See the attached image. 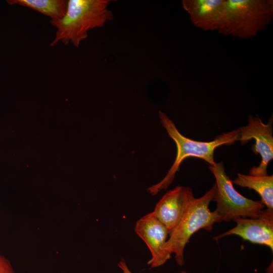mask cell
Here are the masks:
<instances>
[{
    "label": "cell",
    "instance_id": "obj_1",
    "mask_svg": "<svg viewBox=\"0 0 273 273\" xmlns=\"http://www.w3.org/2000/svg\"><path fill=\"white\" fill-rule=\"evenodd\" d=\"M110 0H68L66 12L63 17L51 20L56 29L50 47L59 42L65 45L72 44L78 48L88 37V31L102 27L113 19L108 9Z\"/></svg>",
    "mask_w": 273,
    "mask_h": 273
},
{
    "label": "cell",
    "instance_id": "obj_2",
    "mask_svg": "<svg viewBox=\"0 0 273 273\" xmlns=\"http://www.w3.org/2000/svg\"><path fill=\"white\" fill-rule=\"evenodd\" d=\"M158 116L169 137L175 142L177 152L175 161L165 176L158 183L147 189L152 195H155L168 188L173 182L180 165L186 158L190 157L199 158L208 162L209 165H213L216 163L214 154L216 148L224 145H233L239 141V128L218 135L210 142L193 140L182 135L173 121L165 113L159 111Z\"/></svg>",
    "mask_w": 273,
    "mask_h": 273
},
{
    "label": "cell",
    "instance_id": "obj_3",
    "mask_svg": "<svg viewBox=\"0 0 273 273\" xmlns=\"http://www.w3.org/2000/svg\"><path fill=\"white\" fill-rule=\"evenodd\" d=\"M272 18V0H226L224 19L217 31L250 39L265 29Z\"/></svg>",
    "mask_w": 273,
    "mask_h": 273
},
{
    "label": "cell",
    "instance_id": "obj_4",
    "mask_svg": "<svg viewBox=\"0 0 273 273\" xmlns=\"http://www.w3.org/2000/svg\"><path fill=\"white\" fill-rule=\"evenodd\" d=\"M215 188L214 184L202 197L194 198L180 222L169 235L164 247L165 254L170 259L174 254L179 266L185 263V248L192 236L201 229L211 231L215 223L220 222L216 211L209 208Z\"/></svg>",
    "mask_w": 273,
    "mask_h": 273
},
{
    "label": "cell",
    "instance_id": "obj_5",
    "mask_svg": "<svg viewBox=\"0 0 273 273\" xmlns=\"http://www.w3.org/2000/svg\"><path fill=\"white\" fill-rule=\"evenodd\" d=\"M215 179V191L212 201L216 203L215 210L220 222H230L234 218H258L262 214L264 204L247 198L237 192L226 174L223 162L208 166Z\"/></svg>",
    "mask_w": 273,
    "mask_h": 273
},
{
    "label": "cell",
    "instance_id": "obj_6",
    "mask_svg": "<svg viewBox=\"0 0 273 273\" xmlns=\"http://www.w3.org/2000/svg\"><path fill=\"white\" fill-rule=\"evenodd\" d=\"M272 117L267 124H264L258 116L250 115L246 126L239 127V141L244 145L249 140L254 139L255 145L251 148L255 154H259L261 161L258 166H253L249 174L253 176L267 175L269 162L273 159Z\"/></svg>",
    "mask_w": 273,
    "mask_h": 273
},
{
    "label": "cell",
    "instance_id": "obj_7",
    "mask_svg": "<svg viewBox=\"0 0 273 273\" xmlns=\"http://www.w3.org/2000/svg\"><path fill=\"white\" fill-rule=\"evenodd\" d=\"M236 225L213 238L218 240L230 235H237L253 244L265 245L273 251V210L263 209L258 218L236 217Z\"/></svg>",
    "mask_w": 273,
    "mask_h": 273
},
{
    "label": "cell",
    "instance_id": "obj_8",
    "mask_svg": "<svg viewBox=\"0 0 273 273\" xmlns=\"http://www.w3.org/2000/svg\"><path fill=\"white\" fill-rule=\"evenodd\" d=\"M194 198L190 187L177 186L163 196L152 212L170 234L180 222Z\"/></svg>",
    "mask_w": 273,
    "mask_h": 273
},
{
    "label": "cell",
    "instance_id": "obj_9",
    "mask_svg": "<svg viewBox=\"0 0 273 273\" xmlns=\"http://www.w3.org/2000/svg\"><path fill=\"white\" fill-rule=\"evenodd\" d=\"M134 231L151 252V258L148 264L151 267L160 266L169 259L164 251L169 232L153 212L146 214L136 221Z\"/></svg>",
    "mask_w": 273,
    "mask_h": 273
},
{
    "label": "cell",
    "instance_id": "obj_10",
    "mask_svg": "<svg viewBox=\"0 0 273 273\" xmlns=\"http://www.w3.org/2000/svg\"><path fill=\"white\" fill-rule=\"evenodd\" d=\"M193 24L206 31H218L223 22L226 0H183Z\"/></svg>",
    "mask_w": 273,
    "mask_h": 273
},
{
    "label": "cell",
    "instance_id": "obj_11",
    "mask_svg": "<svg viewBox=\"0 0 273 273\" xmlns=\"http://www.w3.org/2000/svg\"><path fill=\"white\" fill-rule=\"evenodd\" d=\"M233 184L255 191L261 202L267 209L273 210V175L253 176L238 173Z\"/></svg>",
    "mask_w": 273,
    "mask_h": 273
},
{
    "label": "cell",
    "instance_id": "obj_12",
    "mask_svg": "<svg viewBox=\"0 0 273 273\" xmlns=\"http://www.w3.org/2000/svg\"><path fill=\"white\" fill-rule=\"evenodd\" d=\"M10 5H18L38 12L48 16L51 20L61 18L65 15L68 0H11Z\"/></svg>",
    "mask_w": 273,
    "mask_h": 273
},
{
    "label": "cell",
    "instance_id": "obj_13",
    "mask_svg": "<svg viewBox=\"0 0 273 273\" xmlns=\"http://www.w3.org/2000/svg\"><path fill=\"white\" fill-rule=\"evenodd\" d=\"M0 273H16L10 261L1 252Z\"/></svg>",
    "mask_w": 273,
    "mask_h": 273
},
{
    "label": "cell",
    "instance_id": "obj_14",
    "mask_svg": "<svg viewBox=\"0 0 273 273\" xmlns=\"http://www.w3.org/2000/svg\"><path fill=\"white\" fill-rule=\"evenodd\" d=\"M118 266L122 270V273H132L128 267L126 262L121 259L117 264Z\"/></svg>",
    "mask_w": 273,
    "mask_h": 273
},
{
    "label": "cell",
    "instance_id": "obj_15",
    "mask_svg": "<svg viewBox=\"0 0 273 273\" xmlns=\"http://www.w3.org/2000/svg\"><path fill=\"white\" fill-rule=\"evenodd\" d=\"M179 273H191V272H189L186 271L185 270H183V271H181L180 272H179Z\"/></svg>",
    "mask_w": 273,
    "mask_h": 273
}]
</instances>
